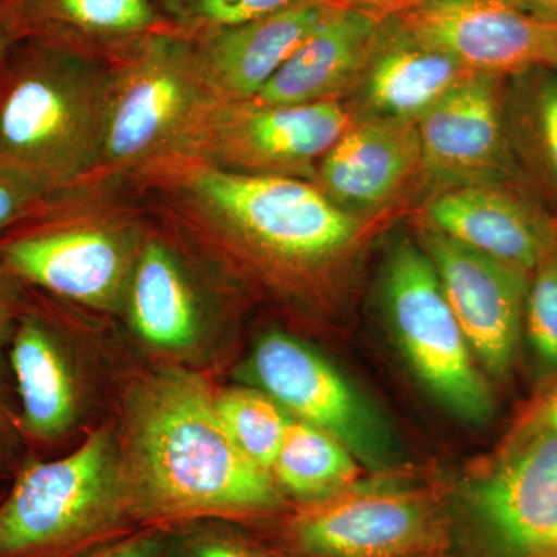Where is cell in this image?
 <instances>
[{"label": "cell", "mask_w": 557, "mask_h": 557, "mask_svg": "<svg viewBox=\"0 0 557 557\" xmlns=\"http://www.w3.org/2000/svg\"><path fill=\"white\" fill-rule=\"evenodd\" d=\"M209 381L166 362L135 376L121 403V468L141 528L263 518L284 507L269 471L230 437Z\"/></svg>", "instance_id": "obj_1"}, {"label": "cell", "mask_w": 557, "mask_h": 557, "mask_svg": "<svg viewBox=\"0 0 557 557\" xmlns=\"http://www.w3.org/2000/svg\"><path fill=\"white\" fill-rule=\"evenodd\" d=\"M220 269L282 298L317 302L364 240L368 219L310 182L237 174L183 161L145 178Z\"/></svg>", "instance_id": "obj_2"}, {"label": "cell", "mask_w": 557, "mask_h": 557, "mask_svg": "<svg viewBox=\"0 0 557 557\" xmlns=\"http://www.w3.org/2000/svg\"><path fill=\"white\" fill-rule=\"evenodd\" d=\"M109 62L21 39L0 62V170L47 193L100 166Z\"/></svg>", "instance_id": "obj_3"}, {"label": "cell", "mask_w": 557, "mask_h": 557, "mask_svg": "<svg viewBox=\"0 0 557 557\" xmlns=\"http://www.w3.org/2000/svg\"><path fill=\"white\" fill-rule=\"evenodd\" d=\"M139 528L115 423L67 456L22 461L0 498V557H79Z\"/></svg>", "instance_id": "obj_4"}, {"label": "cell", "mask_w": 557, "mask_h": 557, "mask_svg": "<svg viewBox=\"0 0 557 557\" xmlns=\"http://www.w3.org/2000/svg\"><path fill=\"white\" fill-rule=\"evenodd\" d=\"M83 185L44 197L0 236V260L28 288L84 309L124 310L148 231L129 211Z\"/></svg>", "instance_id": "obj_5"}, {"label": "cell", "mask_w": 557, "mask_h": 557, "mask_svg": "<svg viewBox=\"0 0 557 557\" xmlns=\"http://www.w3.org/2000/svg\"><path fill=\"white\" fill-rule=\"evenodd\" d=\"M109 67L97 174L148 178L188 160L201 123L220 101L201 73L193 38L152 33Z\"/></svg>", "instance_id": "obj_6"}, {"label": "cell", "mask_w": 557, "mask_h": 557, "mask_svg": "<svg viewBox=\"0 0 557 557\" xmlns=\"http://www.w3.org/2000/svg\"><path fill=\"white\" fill-rule=\"evenodd\" d=\"M381 298L399 350L429 394L461 420L486 423L493 394L418 242L403 239L388 251Z\"/></svg>", "instance_id": "obj_7"}, {"label": "cell", "mask_w": 557, "mask_h": 557, "mask_svg": "<svg viewBox=\"0 0 557 557\" xmlns=\"http://www.w3.org/2000/svg\"><path fill=\"white\" fill-rule=\"evenodd\" d=\"M278 533L295 557H431L445 544L446 518L424 491L357 482L304 505Z\"/></svg>", "instance_id": "obj_8"}, {"label": "cell", "mask_w": 557, "mask_h": 557, "mask_svg": "<svg viewBox=\"0 0 557 557\" xmlns=\"http://www.w3.org/2000/svg\"><path fill=\"white\" fill-rule=\"evenodd\" d=\"M244 373L251 387L338 440L364 467L384 472L399 463L401 446L380 409L304 341L276 330L265 333Z\"/></svg>", "instance_id": "obj_9"}, {"label": "cell", "mask_w": 557, "mask_h": 557, "mask_svg": "<svg viewBox=\"0 0 557 557\" xmlns=\"http://www.w3.org/2000/svg\"><path fill=\"white\" fill-rule=\"evenodd\" d=\"M346 101L276 106L219 101L188 160L218 170L314 182L319 163L354 121Z\"/></svg>", "instance_id": "obj_10"}, {"label": "cell", "mask_w": 557, "mask_h": 557, "mask_svg": "<svg viewBox=\"0 0 557 557\" xmlns=\"http://www.w3.org/2000/svg\"><path fill=\"white\" fill-rule=\"evenodd\" d=\"M504 83L502 76L475 73L417 121L420 178L431 196L460 186L522 182L505 124Z\"/></svg>", "instance_id": "obj_11"}, {"label": "cell", "mask_w": 557, "mask_h": 557, "mask_svg": "<svg viewBox=\"0 0 557 557\" xmlns=\"http://www.w3.org/2000/svg\"><path fill=\"white\" fill-rule=\"evenodd\" d=\"M388 11L474 73L508 78L557 58V22L509 0H409Z\"/></svg>", "instance_id": "obj_12"}, {"label": "cell", "mask_w": 557, "mask_h": 557, "mask_svg": "<svg viewBox=\"0 0 557 557\" xmlns=\"http://www.w3.org/2000/svg\"><path fill=\"white\" fill-rule=\"evenodd\" d=\"M9 346L25 446L44 448L69 437L83 420L89 384L83 355L49 296L28 288Z\"/></svg>", "instance_id": "obj_13"}, {"label": "cell", "mask_w": 557, "mask_h": 557, "mask_svg": "<svg viewBox=\"0 0 557 557\" xmlns=\"http://www.w3.org/2000/svg\"><path fill=\"white\" fill-rule=\"evenodd\" d=\"M421 248L437 271L472 354L494 379L518 358L531 273L508 265L421 225Z\"/></svg>", "instance_id": "obj_14"}, {"label": "cell", "mask_w": 557, "mask_h": 557, "mask_svg": "<svg viewBox=\"0 0 557 557\" xmlns=\"http://www.w3.org/2000/svg\"><path fill=\"white\" fill-rule=\"evenodd\" d=\"M468 497L480 522L508 552L527 557L556 548L557 434L527 418Z\"/></svg>", "instance_id": "obj_15"}, {"label": "cell", "mask_w": 557, "mask_h": 557, "mask_svg": "<svg viewBox=\"0 0 557 557\" xmlns=\"http://www.w3.org/2000/svg\"><path fill=\"white\" fill-rule=\"evenodd\" d=\"M421 225L528 273L557 249L555 226L515 185L486 183L432 194Z\"/></svg>", "instance_id": "obj_16"}, {"label": "cell", "mask_w": 557, "mask_h": 557, "mask_svg": "<svg viewBox=\"0 0 557 557\" xmlns=\"http://www.w3.org/2000/svg\"><path fill=\"white\" fill-rule=\"evenodd\" d=\"M348 0H289L256 20L193 38L205 79L220 101H248Z\"/></svg>", "instance_id": "obj_17"}, {"label": "cell", "mask_w": 557, "mask_h": 557, "mask_svg": "<svg viewBox=\"0 0 557 557\" xmlns=\"http://www.w3.org/2000/svg\"><path fill=\"white\" fill-rule=\"evenodd\" d=\"M123 311L134 335L174 364L199 355L212 327L197 274L177 247L159 234H146Z\"/></svg>", "instance_id": "obj_18"}, {"label": "cell", "mask_w": 557, "mask_h": 557, "mask_svg": "<svg viewBox=\"0 0 557 557\" xmlns=\"http://www.w3.org/2000/svg\"><path fill=\"white\" fill-rule=\"evenodd\" d=\"M420 178L416 121L357 119L319 163L317 186L330 201L368 219Z\"/></svg>", "instance_id": "obj_19"}, {"label": "cell", "mask_w": 557, "mask_h": 557, "mask_svg": "<svg viewBox=\"0 0 557 557\" xmlns=\"http://www.w3.org/2000/svg\"><path fill=\"white\" fill-rule=\"evenodd\" d=\"M472 75V70L418 38L386 11L355 100L348 104L357 119L417 123Z\"/></svg>", "instance_id": "obj_20"}, {"label": "cell", "mask_w": 557, "mask_h": 557, "mask_svg": "<svg viewBox=\"0 0 557 557\" xmlns=\"http://www.w3.org/2000/svg\"><path fill=\"white\" fill-rule=\"evenodd\" d=\"M384 14L376 7L348 0L252 100L276 106L344 101L364 75Z\"/></svg>", "instance_id": "obj_21"}, {"label": "cell", "mask_w": 557, "mask_h": 557, "mask_svg": "<svg viewBox=\"0 0 557 557\" xmlns=\"http://www.w3.org/2000/svg\"><path fill=\"white\" fill-rule=\"evenodd\" d=\"M22 39L110 62L161 30L152 0H16Z\"/></svg>", "instance_id": "obj_22"}, {"label": "cell", "mask_w": 557, "mask_h": 557, "mask_svg": "<svg viewBox=\"0 0 557 557\" xmlns=\"http://www.w3.org/2000/svg\"><path fill=\"white\" fill-rule=\"evenodd\" d=\"M509 141L522 171L557 199V72L525 70L504 83Z\"/></svg>", "instance_id": "obj_23"}, {"label": "cell", "mask_w": 557, "mask_h": 557, "mask_svg": "<svg viewBox=\"0 0 557 557\" xmlns=\"http://www.w3.org/2000/svg\"><path fill=\"white\" fill-rule=\"evenodd\" d=\"M271 475L281 493L310 505L335 496L358 482V460L335 437L292 418Z\"/></svg>", "instance_id": "obj_24"}, {"label": "cell", "mask_w": 557, "mask_h": 557, "mask_svg": "<svg viewBox=\"0 0 557 557\" xmlns=\"http://www.w3.org/2000/svg\"><path fill=\"white\" fill-rule=\"evenodd\" d=\"M215 406L230 437L258 467L271 474L292 416L265 392L233 387L215 394Z\"/></svg>", "instance_id": "obj_25"}, {"label": "cell", "mask_w": 557, "mask_h": 557, "mask_svg": "<svg viewBox=\"0 0 557 557\" xmlns=\"http://www.w3.org/2000/svg\"><path fill=\"white\" fill-rule=\"evenodd\" d=\"M289 0H152L160 20L172 32L200 38L236 27L287 5Z\"/></svg>", "instance_id": "obj_26"}, {"label": "cell", "mask_w": 557, "mask_h": 557, "mask_svg": "<svg viewBox=\"0 0 557 557\" xmlns=\"http://www.w3.org/2000/svg\"><path fill=\"white\" fill-rule=\"evenodd\" d=\"M523 332L537 357L557 369V249L531 273Z\"/></svg>", "instance_id": "obj_27"}, {"label": "cell", "mask_w": 557, "mask_h": 557, "mask_svg": "<svg viewBox=\"0 0 557 557\" xmlns=\"http://www.w3.org/2000/svg\"><path fill=\"white\" fill-rule=\"evenodd\" d=\"M24 449L20 408L14 403L5 369L0 362V483L14 478L22 465Z\"/></svg>", "instance_id": "obj_28"}, {"label": "cell", "mask_w": 557, "mask_h": 557, "mask_svg": "<svg viewBox=\"0 0 557 557\" xmlns=\"http://www.w3.org/2000/svg\"><path fill=\"white\" fill-rule=\"evenodd\" d=\"M182 557H267L240 539L212 530L211 527H194L183 531L178 542Z\"/></svg>", "instance_id": "obj_29"}, {"label": "cell", "mask_w": 557, "mask_h": 557, "mask_svg": "<svg viewBox=\"0 0 557 557\" xmlns=\"http://www.w3.org/2000/svg\"><path fill=\"white\" fill-rule=\"evenodd\" d=\"M51 193L0 170V236Z\"/></svg>", "instance_id": "obj_30"}, {"label": "cell", "mask_w": 557, "mask_h": 557, "mask_svg": "<svg viewBox=\"0 0 557 557\" xmlns=\"http://www.w3.org/2000/svg\"><path fill=\"white\" fill-rule=\"evenodd\" d=\"M171 531L161 528H139L79 557H157L171 541Z\"/></svg>", "instance_id": "obj_31"}, {"label": "cell", "mask_w": 557, "mask_h": 557, "mask_svg": "<svg viewBox=\"0 0 557 557\" xmlns=\"http://www.w3.org/2000/svg\"><path fill=\"white\" fill-rule=\"evenodd\" d=\"M27 299V285L0 260V350L9 346Z\"/></svg>", "instance_id": "obj_32"}, {"label": "cell", "mask_w": 557, "mask_h": 557, "mask_svg": "<svg viewBox=\"0 0 557 557\" xmlns=\"http://www.w3.org/2000/svg\"><path fill=\"white\" fill-rule=\"evenodd\" d=\"M22 39L16 0H0V62L11 47Z\"/></svg>", "instance_id": "obj_33"}, {"label": "cell", "mask_w": 557, "mask_h": 557, "mask_svg": "<svg viewBox=\"0 0 557 557\" xmlns=\"http://www.w3.org/2000/svg\"><path fill=\"white\" fill-rule=\"evenodd\" d=\"M528 418L557 434V383Z\"/></svg>", "instance_id": "obj_34"}, {"label": "cell", "mask_w": 557, "mask_h": 557, "mask_svg": "<svg viewBox=\"0 0 557 557\" xmlns=\"http://www.w3.org/2000/svg\"><path fill=\"white\" fill-rule=\"evenodd\" d=\"M537 16L557 22V0H509Z\"/></svg>", "instance_id": "obj_35"}, {"label": "cell", "mask_w": 557, "mask_h": 557, "mask_svg": "<svg viewBox=\"0 0 557 557\" xmlns=\"http://www.w3.org/2000/svg\"><path fill=\"white\" fill-rule=\"evenodd\" d=\"M354 2L368 3V5L376 7V9L388 11L409 0H354Z\"/></svg>", "instance_id": "obj_36"}, {"label": "cell", "mask_w": 557, "mask_h": 557, "mask_svg": "<svg viewBox=\"0 0 557 557\" xmlns=\"http://www.w3.org/2000/svg\"><path fill=\"white\" fill-rule=\"evenodd\" d=\"M157 557H182V553H180L178 545L175 544L174 547H172V542L170 541L163 552Z\"/></svg>", "instance_id": "obj_37"}, {"label": "cell", "mask_w": 557, "mask_h": 557, "mask_svg": "<svg viewBox=\"0 0 557 557\" xmlns=\"http://www.w3.org/2000/svg\"><path fill=\"white\" fill-rule=\"evenodd\" d=\"M527 557H557V547L537 549V552L530 553Z\"/></svg>", "instance_id": "obj_38"}, {"label": "cell", "mask_w": 557, "mask_h": 557, "mask_svg": "<svg viewBox=\"0 0 557 557\" xmlns=\"http://www.w3.org/2000/svg\"><path fill=\"white\" fill-rule=\"evenodd\" d=\"M549 69L556 70V72H557V58L555 61L552 62V65H549Z\"/></svg>", "instance_id": "obj_39"}, {"label": "cell", "mask_w": 557, "mask_h": 557, "mask_svg": "<svg viewBox=\"0 0 557 557\" xmlns=\"http://www.w3.org/2000/svg\"><path fill=\"white\" fill-rule=\"evenodd\" d=\"M3 496V491H0V498H2Z\"/></svg>", "instance_id": "obj_40"}]
</instances>
